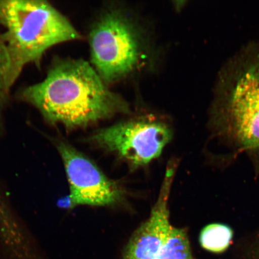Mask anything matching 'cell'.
Returning a JSON list of instances; mask_svg holds the SVG:
<instances>
[{
    "label": "cell",
    "instance_id": "8",
    "mask_svg": "<svg viewBox=\"0 0 259 259\" xmlns=\"http://www.w3.org/2000/svg\"><path fill=\"white\" fill-rule=\"evenodd\" d=\"M232 230L229 226L214 223L206 226L200 232L199 242L201 247L212 253H223L228 250L232 241Z\"/></svg>",
    "mask_w": 259,
    "mask_h": 259
},
{
    "label": "cell",
    "instance_id": "7",
    "mask_svg": "<svg viewBox=\"0 0 259 259\" xmlns=\"http://www.w3.org/2000/svg\"><path fill=\"white\" fill-rule=\"evenodd\" d=\"M70 187L69 208L79 205L108 206L122 199L123 192L99 168L72 145L57 143Z\"/></svg>",
    "mask_w": 259,
    "mask_h": 259
},
{
    "label": "cell",
    "instance_id": "3",
    "mask_svg": "<svg viewBox=\"0 0 259 259\" xmlns=\"http://www.w3.org/2000/svg\"><path fill=\"white\" fill-rule=\"evenodd\" d=\"M213 111L245 148H259V43L221 74Z\"/></svg>",
    "mask_w": 259,
    "mask_h": 259
},
{
    "label": "cell",
    "instance_id": "1",
    "mask_svg": "<svg viewBox=\"0 0 259 259\" xmlns=\"http://www.w3.org/2000/svg\"><path fill=\"white\" fill-rule=\"evenodd\" d=\"M21 97L48 122L67 129L129 111L127 103L109 91L93 67L82 60L58 58L46 78L25 89Z\"/></svg>",
    "mask_w": 259,
    "mask_h": 259
},
{
    "label": "cell",
    "instance_id": "5",
    "mask_svg": "<svg viewBox=\"0 0 259 259\" xmlns=\"http://www.w3.org/2000/svg\"><path fill=\"white\" fill-rule=\"evenodd\" d=\"M172 178L165 177L150 218L132 236L122 259H196L186 232L170 224L168 198Z\"/></svg>",
    "mask_w": 259,
    "mask_h": 259
},
{
    "label": "cell",
    "instance_id": "4",
    "mask_svg": "<svg viewBox=\"0 0 259 259\" xmlns=\"http://www.w3.org/2000/svg\"><path fill=\"white\" fill-rule=\"evenodd\" d=\"M93 68L105 83L124 78L138 66L142 53L141 35L131 19L119 10H109L90 33Z\"/></svg>",
    "mask_w": 259,
    "mask_h": 259
},
{
    "label": "cell",
    "instance_id": "2",
    "mask_svg": "<svg viewBox=\"0 0 259 259\" xmlns=\"http://www.w3.org/2000/svg\"><path fill=\"white\" fill-rule=\"evenodd\" d=\"M0 25L5 30L0 36L9 58L11 88L26 65L39 64L48 49L80 37L67 18L45 1H0Z\"/></svg>",
    "mask_w": 259,
    "mask_h": 259
},
{
    "label": "cell",
    "instance_id": "9",
    "mask_svg": "<svg viewBox=\"0 0 259 259\" xmlns=\"http://www.w3.org/2000/svg\"><path fill=\"white\" fill-rule=\"evenodd\" d=\"M9 67L8 52L0 36V121L3 106L11 89L9 85Z\"/></svg>",
    "mask_w": 259,
    "mask_h": 259
},
{
    "label": "cell",
    "instance_id": "6",
    "mask_svg": "<svg viewBox=\"0 0 259 259\" xmlns=\"http://www.w3.org/2000/svg\"><path fill=\"white\" fill-rule=\"evenodd\" d=\"M172 138L165 123L149 117L119 122L97 131L91 140L137 166L160 156Z\"/></svg>",
    "mask_w": 259,
    "mask_h": 259
}]
</instances>
